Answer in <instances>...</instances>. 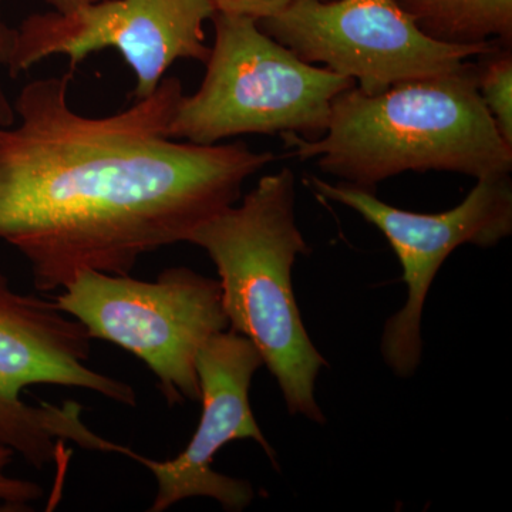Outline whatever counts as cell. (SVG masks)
I'll use <instances>...</instances> for the list:
<instances>
[{"mask_svg": "<svg viewBox=\"0 0 512 512\" xmlns=\"http://www.w3.org/2000/svg\"><path fill=\"white\" fill-rule=\"evenodd\" d=\"M74 70L33 80L0 127V239L29 262L37 291L80 272L128 275L141 256L185 242L237 204L275 160L244 143L198 146L168 134L183 97L177 77L111 116L77 113Z\"/></svg>", "mask_w": 512, "mask_h": 512, "instance_id": "obj_1", "label": "cell"}, {"mask_svg": "<svg viewBox=\"0 0 512 512\" xmlns=\"http://www.w3.org/2000/svg\"><path fill=\"white\" fill-rule=\"evenodd\" d=\"M301 161L372 192L404 171H451L481 178L510 174L512 147L491 119L480 92L478 66L410 80L369 96L357 87L332 104L328 130L318 140L282 133Z\"/></svg>", "mask_w": 512, "mask_h": 512, "instance_id": "obj_2", "label": "cell"}, {"mask_svg": "<svg viewBox=\"0 0 512 512\" xmlns=\"http://www.w3.org/2000/svg\"><path fill=\"white\" fill-rule=\"evenodd\" d=\"M295 200V175L282 168L264 175L241 204L192 229L185 242L214 262L229 328L251 340L288 412L325 424L316 380L328 363L309 338L292 285L296 258L309 254Z\"/></svg>", "mask_w": 512, "mask_h": 512, "instance_id": "obj_3", "label": "cell"}, {"mask_svg": "<svg viewBox=\"0 0 512 512\" xmlns=\"http://www.w3.org/2000/svg\"><path fill=\"white\" fill-rule=\"evenodd\" d=\"M215 40L200 89L181 97L168 134L215 146L242 134L296 133L318 140L336 97L356 84L305 62L245 16L215 13Z\"/></svg>", "mask_w": 512, "mask_h": 512, "instance_id": "obj_4", "label": "cell"}, {"mask_svg": "<svg viewBox=\"0 0 512 512\" xmlns=\"http://www.w3.org/2000/svg\"><path fill=\"white\" fill-rule=\"evenodd\" d=\"M55 302L90 338L146 363L171 407L200 400L198 353L229 328L220 281L185 266L165 269L151 282L130 274L80 272Z\"/></svg>", "mask_w": 512, "mask_h": 512, "instance_id": "obj_5", "label": "cell"}, {"mask_svg": "<svg viewBox=\"0 0 512 512\" xmlns=\"http://www.w3.org/2000/svg\"><path fill=\"white\" fill-rule=\"evenodd\" d=\"M259 28L308 63H323L376 96L453 73L498 42L458 45L427 35L399 0H293Z\"/></svg>", "mask_w": 512, "mask_h": 512, "instance_id": "obj_6", "label": "cell"}, {"mask_svg": "<svg viewBox=\"0 0 512 512\" xmlns=\"http://www.w3.org/2000/svg\"><path fill=\"white\" fill-rule=\"evenodd\" d=\"M308 185L319 197L362 215L382 232L396 252L407 285V299L403 308L387 319L380 352L394 375L403 379L413 376L423 353L424 303L441 265L461 245L494 247L511 235L510 175L477 178V185L466 200L440 214L400 210L380 201L375 192L348 183L330 184L316 175L308 178Z\"/></svg>", "mask_w": 512, "mask_h": 512, "instance_id": "obj_7", "label": "cell"}, {"mask_svg": "<svg viewBox=\"0 0 512 512\" xmlns=\"http://www.w3.org/2000/svg\"><path fill=\"white\" fill-rule=\"evenodd\" d=\"M210 0H100L69 13H32L16 28L8 63L12 77L62 55L76 70L93 53L113 49L136 76V100L156 92L178 60L207 62L204 23Z\"/></svg>", "mask_w": 512, "mask_h": 512, "instance_id": "obj_8", "label": "cell"}, {"mask_svg": "<svg viewBox=\"0 0 512 512\" xmlns=\"http://www.w3.org/2000/svg\"><path fill=\"white\" fill-rule=\"evenodd\" d=\"M92 338L56 302L10 288L0 271V448L32 457L52 434L49 409L20 394L35 384L74 387L136 407V390L87 366Z\"/></svg>", "mask_w": 512, "mask_h": 512, "instance_id": "obj_9", "label": "cell"}, {"mask_svg": "<svg viewBox=\"0 0 512 512\" xmlns=\"http://www.w3.org/2000/svg\"><path fill=\"white\" fill-rule=\"evenodd\" d=\"M264 360L251 340L234 330L212 336L197 357L202 413L188 446L171 460H151L134 451L131 460L151 471L157 494L148 511L163 512L190 498L217 501L225 511H244L255 498L251 483L212 468L215 454L235 440H252L278 468L276 453L256 423L249 389Z\"/></svg>", "mask_w": 512, "mask_h": 512, "instance_id": "obj_10", "label": "cell"}, {"mask_svg": "<svg viewBox=\"0 0 512 512\" xmlns=\"http://www.w3.org/2000/svg\"><path fill=\"white\" fill-rule=\"evenodd\" d=\"M427 35L458 45L511 46L512 0H399Z\"/></svg>", "mask_w": 512, "mask_h": 512, "instance_id": "obj_11", "label": "cell"}, {"mask_svg": "<svg viewBox=\"0 0 512 512\" xmlns=\"http://www.w3.org/2000/svg\"><path fill=\"white\" fill-rule=\"evenodd\" d=\"M478 92L505 143L512 147V55L511 46L480 55Z\"/></svg>", "mask_w": 512, "mask_h": 512, "instance_id": "obj_12", "label": "cell"}, {"mask_svg": "<svg viewBox=\"0 0 512 512\" xmlns=\"http://www.w3.org/2000/svg\"><path fill=\"white\" fill-rule=\"evenodd\" d=\"M13 456L15 453L9 448H0V505L5 511H26L45 491L35 481L9 476Z\"/></svg>", "mask_w": 512, "mask_h": 512, "instance_id": "obj_13", "label": "cell"}, {"mask_svg": "<svg viewBox=\"0 0 512 512\" xmlns=\"http://www.w3.org/2000/svg\"><path fill=\"white\" fill-rule=\"evenodd\" d=\"M215 13L245 16L259 22L284 12L293 0H210Z\"/></svg>", "mask_w": 512, "mask_h": 512, "instance_id": "obj_14", "label": "cell"}, {"mask_svg": "<svg viewBox=\"0 0 512 512\" xmlns=\"http://www.w3.org/2000/svg\"><path fill=\"white\" fill-rule=\"evenodd\" d=\"M16 28H10L3 16L2 0H0V67L8 66L13 43H15ZM15 106L6 96L2 82H0V127H10L16 123Z\"/></svg>", "mask_w": 512, "mask_h": 512, "instance_id": "obj_15", "label": "cell"}, {"mask_svg": "<svg viewBox=\"0 0 512 512\" xmlns=\"http://www.w3.org/2000/svg\"><path fill=\"white\" fill-rule=\"evenodd\" d=\"M47 5L60 13H69L73 10L83 8V6L92 5L100 0H43Z\"/></svg>", "mask_w": 512, "mask_h": 512, "instance_id": "obj_16", "label": "cell"}]
</instances>
